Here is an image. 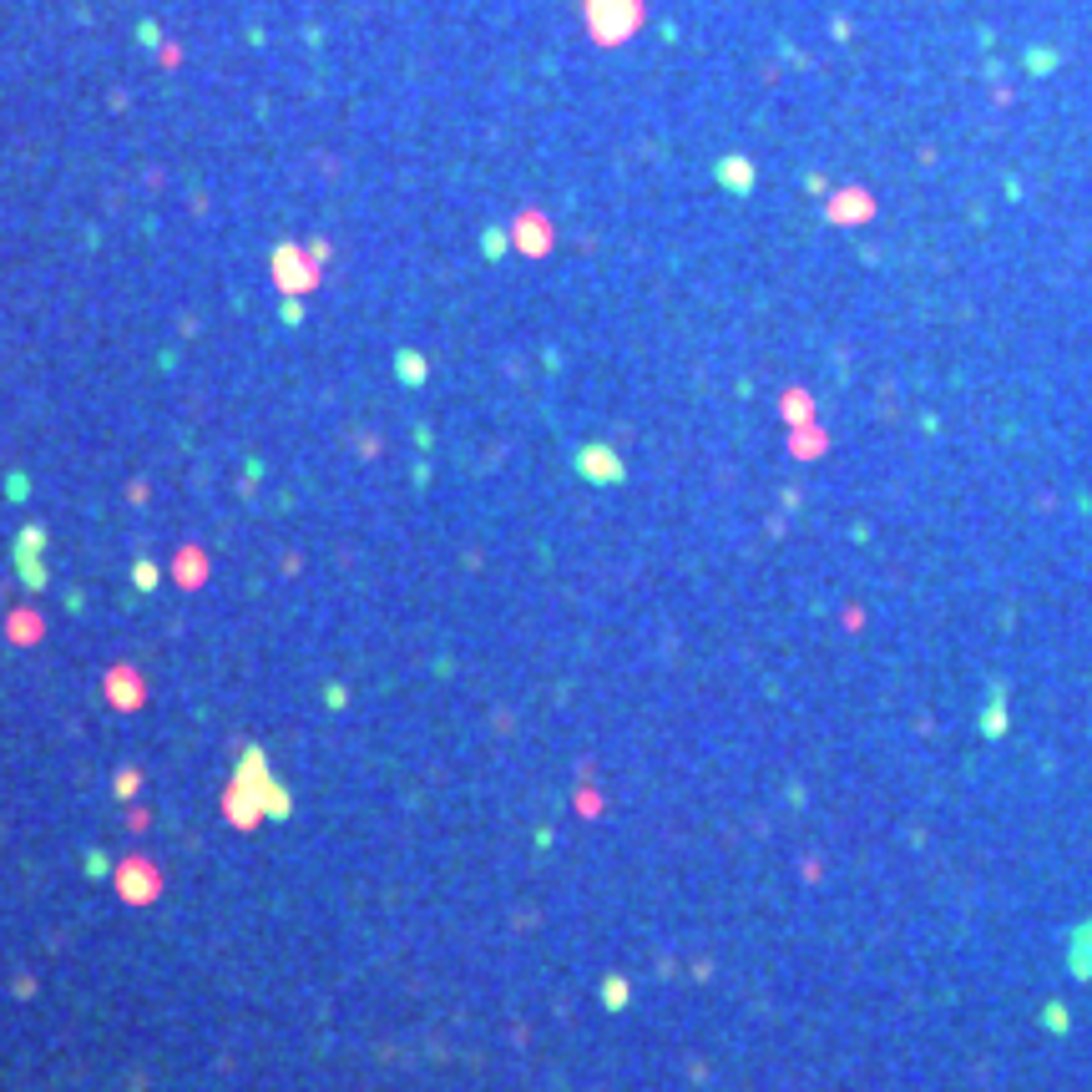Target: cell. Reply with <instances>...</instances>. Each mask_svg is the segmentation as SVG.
I'll return each mask as SVG.
<instances>
[{"label": "cell", "instance_id": "cell-1", "mask_svg": "<svg viewBox=\"0 0 1092 1092\" xmlns=\"http://www.w3.org/2000/svg\"><path fill=\"white\" fill-rule=\"evenodd\" d=\"M228 809H233L238 824H253V814L289 819L294 799H289L284 784L274 779L264 749H243V754H238V779H233V799H228Z\"/></svg>", "mask_w": 1092, "mask_h": 1092}, {"label": "cell", "instance_id": "cell-3", "mask_svg": "<svg viewBox=\"0 0 1092 1092\" xmlns=\"http://www.w3.org/2000/svg\"><path fill=\"white\" fill-rule=\"evenodd\" d=\"M400 375H405V384H420V355L405 349V355H400Z\"/></svg>", "mask_w": 1092, "mask_h": 1092}, {"label": "cell", "instance_id": "cell-2", "mask_svg": "<svg viewBox=\"0 0 1092 1092\" xmlns=\"http://www.w3.org/2000/svg\"><path fill=\"white\" fill-rule=\"evenodd\" d=\"M274 274H279V284H284L289 294H298V289H309V284H314V269L303 274V269L294 264V248H279V253H274Z\"/></svg>", "mask_w": 1092, "mask_h": 1092}]
</instances>
